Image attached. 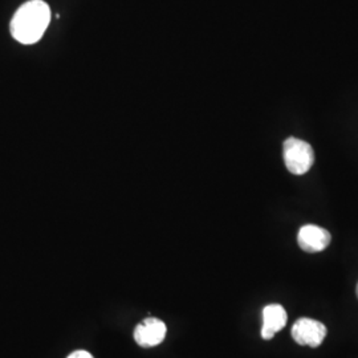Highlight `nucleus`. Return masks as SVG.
<instances>
[{"label":"nucleus","mask_w":358,"mask_h":358,"mask_svg":"<svg viewBox=\"0 0 358 358\" xmlns=\"http://www.w3.org/2000/svg\"><path fill=\"white\" fill-rule=\"evenodd\" d=\"M356 292H357V297H358V284H357V289H356Z\"/></svg>","instance_id":"6e6552de"},{"label":"nucleus","mask_w":358,"mask_h":358,"mask_svg":"<svg viewBox=\"0 0 358 358\" xmlns=\"http://www.w3.org/2000/svg\"><path fill=\"white\" fill-rule=\"evenodd\" d=\"M167 328L164 321L155 317H148L137 325L134 331V340L142 348L159 345L166 337Z\"/></svg>","instance_id":"20e7f679"},{"label":"nucleus","mask_w":358,"mask_h":358,"mask_svg":"<svg viewBox=\"0 0 358 358\" xmlns=\"http://www.w3.org/2000/svg\"><path fill=\"white\" fill-rule=\"evenodd\" d=\"M292 338L299 345L317 348L327 337V327L320 321L301 317L292 327Z\"/></svg>","instance_id":"7ed1b4c3"},{"label":"nucleus","mask_w":358,"mask_h":358,"mask_svg":"<svg viewBox=\"0 0 358 358\" xmlns=\"http://www.w3.org/2000/svg\"><path fill=\"white\" fill-rule=\"evenodd\" d=\"M282 158L289 173L303 176L315 162V152L308 142L289 137L282 143Z\"/></svg>","instance_id":"f03ea898"},{"label":"nucleus","mask_w":358,"mask_h":358,"mask_svg":"<svg viewBox=\"0 0 358 358\" xmlns=\"http://www.w3.org/2000/svg\"><path fill=\"white\" fill-rule=\"evenodd\" d=\"M287 312L279 304H269L263 309V327L262 337L263 340H272L275 334L280 332L287 325Z\"/></svg>","instance_id":"423d86ee"},{"label":"nucleus","mask_w":358,"mask_h":358,"mask_svg":"<svg viewBox=\"0 0 358 358\" xmlns=\"http://www.w3.org/2000/svg\"><path fill=\"white\" fill-rule=\"evenodd\" d=\"M51 22V10L43 0H31L13 15L11 34L22 44H34L44 35Z\"/></svg>","instance_id":"f257e3e1"},{"label":"nucleus","mask_w":358,"mask_h":358,"mask_svg":"<svg viewBox=\"0 0 358 358\" xmlns=\"http://www.w3.org/2000/svg\"><path fill=\"white\" fill-rule=\"evenodd\" d=\"M297 242L306 252H321L331 243V234L319 226L307 224L299 231Z\"/></svg>","instance_id":"39448f33"},{"label":"nucleus","mask_w":358,"mask_h":358,"mask_svg":"<svg viewBox=\"0 0 358 358\" xmlns=\"http://www.w3.org/2000/svg\"><path fill=\"white\" fill-rule=\"evenodd\" d=\"M68 358H93V356L85 350H77V352H73L71 356H68Z\"/></svg>","instance_id":"0eeeda50"}]
</instances>
